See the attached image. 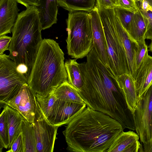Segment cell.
Returning a JSON list of instances; mask_svg holds the SVG:
<instances>
[{"instance_id": "obj_1", "label": "cell", "mask_w": 152, "mask_h": 152, "mask_svg": "<svg viewBox=\"0 0 152 152\" xmlns=\"http://www.w3.org/2000/svg\"><path fill=\"white\" fill-rule=\"evenodd\" d=\"M80 63L84 84L79 94L87 106L119 122L124 129L135 130L133 115L116 78L103 63L94 48Z\"/></svg>"}, {"instance_id": "obj_2", "label": "cell", "mask_w": 152, "mask_h": 152, "mask_svg": "<svg viewBox=\"0 0 152 152\" xmlns=\"http://www.w3.org/2000/svg\"><path fill=\"white\" fill-rule=\"evenodd\" d=\"M124 129L118 121L87 106L62 133L69 151L106 152Z\"/></svg>"}, {"instance_id": "obj_3", "label": "cell", "mask_w": 152, "mask_h": 152, "mask_svg": "<svg viewBox=\"0 0 152 152\" xmlns=\"http://www.w3.org/2000/svg\"><path fill=\"white\" fill-rule=\"evenodd\" d=\"M26 8L19 13L13 28L8 50L9 58L28 80L43 39L37 8L34 6Z\"/></svg>"}, {"instance_id": "obj_4", "label": "cell", "mask_w": 152, "mask_h": 152, "mask_svg": "<svg viewBox=\"0 0 152 152\" xmlns=\"http://www.w3.org/2000/svg\"><path fill=\"white\" fill-rule=\"evenodd\" d=\"M64 60L58 43L53 39H43L28 79V85L36 95L46 96L68 82Z\"/></svg>"}, {"instance_id": "obj_5", "label": "cell", "mask_w": 152, "mask_h": 152, "mask_svg": "<svg viewBox=\"0 0 152 152\" xmlns=\"http://www.w3.org/2000/svg\"><path fill=\"white\" fill-rule=\"evenodd\" d=\"M66 21L68 54L72 58H82L94 47L91 16L86 12H69Z\"/></svg>"}, {"instance_id": "obj_6", "label": "cell", "mask_w": 152, "mask_h": 152, "mask_svg": "<svg viewBox=\"0 0 152 152\" xmlns=\"http://www.w3.org/2000/svg\"><path fill=\"white\" fill-rule=\"evenodd\" d=\"M97 7L106 39L109 71L115 78L124 73L130 75L126 54L117 32L114 9Z\"/></svg>"}, {"instance_id": "obj_7", "label": "cell", "mask_w": 152, "mask_h": 152, "mask_svg": "<svg viewBox=\"0 0 152 152\" xmlns=\"http://www.w3.org/2000/svg\"><path fill=\"white\" fill-rule=\"evenodd\" d=\"M26 83L28 84V79L18 71L9 55H0V103L13 99Z\"/></svg>"}, {"instance_id": "obj_8", "label": "cell", "mask_w": 152, "mask_h": 152, "mask_svg": "<svg viewBox=\"0 0 152 152\" xmlns=\"http://www.w3.org/2000/svg\"><path fill=\"white\" fill-rule=\"evenodd\" d=\"M135 130L143 144L152 139V85L137 99L133 114Z\"/></svg>"}, {"instance_id": "obj_9", "label": "cell", "mask_w": 152, "mask_h": 152, "mask_svg": "<svg viewBox=\"0 0 152 152\" xmlns=\"http://www.w3.org/2000/svg\"><path fill=\"white\" fill-rule=\"evenodd\" d=\"M37 152H53L59 126L51 124L42 112L37 101L36 111L32 124Z\"/></svg>"}, {"instance_id": "obj_10", "label": "cell", "mask_w": 152, "mask_h": 152, "mask_svg": "<svg viewBox=\"0 0 152 152\" xmlns=\"http://www.w3.org/2000/svg\"><path fill=\"white\" fill-rule=\"evenodd\" d=\"M4 104L18 111L30 123H33L37 100L35 94L28 84H25L13 99Z\"/></svg>"}, {"instance_id": "obj_11", "label": "cell", "mask_w": 152, "mask_h": 152, "mask_svg": "<svg viewBox=\"0 0 152 152\" xmlns=\"http://www.w3.org/2000/svg\"><path fill=\"white\" fill-rule=\"evenodd\" d=\"M86 105L57 99L47 118L52 125L59 127L67 124L86 107Z\"/></svg>"}, {"instance_id": "obj_12", "label": "cell", "mask_w": 152, "mask_h": 152, "mask_svg": "<svg viewBox=\"0 0 152 152\" xmlns=\"http://www.w3.org/2000/svg\"><path fill=\"white\" fill-rule=\"evenodd\" d=\"M89 13L91 19L94 48L102 62L109 71V56L106 39L97 6H96Z\"/></svg>"}, {"instance_id": "obj_13", "label": "cell", "mask_w": 152, "mask_h": 152, "mask_svg": "<svg viewBox=\"0 0 152 152\" xmlns=\"http://www.w3.org/2000/svg\"><path fill=\"white\" fill-rule=\"evenodd\" d=\"M15 0L0 1V36L12 32L19 13Z\"/></svg>"}, {"instance_id": "obj_14", "label": "cell", "mask_w": 152, "mask_h": 152, "mask_svg": "<svg viewBox=\"0 0 152 152\" xmlns=\"http://www.w3.org/2000/svg\"><path fill=\"white\" fill-rule=\"evenodd\" d=\"M37 7L39 14L42 30L50 27L56 23L58 13V0H39Z\"/></svg>"}, {"instance_id": "obj_15", "label": "cell", "mask_w": 152, "mask_h": 152, "mask_svg": "<svg viewBox=\"0 0 152 152\" xmlns=\"http://www.w3.org/2000/svg\"><path fill=\"white\" fill-rule=\"evenodd\" d=\"M134 82L138 99L152 85V56L148 55Z\"/></svg>"}, {"instance_id": "obj_16", "label": "cell", "mask_w": 152, "mask_h": 152, "mask_svg": "<svg viewBox=\"0 0 152 152\" xmlns=\"http://www.w3.org/2000/svg\"><path fill=\"white\" fill-rule=\"evenodd\" d=\"M115 24L118 37L126 54L130 75L132 77L133 71L134 58L135 52L137 47V42L131 38L116 16Z\"/></svg>"}, {"instance_id": "obj_17", "label": "cell", "mask_w": 152, "mask_h": 152, "mask_svg": "<svg viewBox=\"0 0 152 152\" xmlns=\"http://www.w3.org/2000/svg\"><path fill=\"white\" fill-rule=\"evenodd\" d=\"M116 79L124 95L129 108L133 114L137 99L134 79L130 75L126 73L118 76Z\"/></svg>"}, {"instance_id": "obj_18", "label": "cell", "mask_w": 152, "mask_h": 152, "mask_svg": "<svg viewBox=\"0 0 152 152\" xmlns=\"http://www.w3.org/2000/svg\"><path fill=\"white\" fill-rule=\"evenodd\" d=\"M5 110L10 136V147L21 132V127L23 117L17 110L8 105L4 107Z\"/></svg>"}, {"instance_id": "obj_19", "label": "cell", "mask_w": 152, "mask_h": 152, "mask_svg": "<svg viewBox=\"0 0 152 152\" xmlns=\"http://www.w3.org/2000/svg\"><path fill=\"white\" fill-rule=\"evenodd\" d=\"M139 138L138 134L133 131H123L114 141L106 152H125L130 145Z\"/></svg>"}, {"instance_id": "obj_20", "label": "cell", "mask_w": 152, "mask_h": 152, "mask_svg": "<svg viewBox=\"0 0 152 152\" xmlns=\"http://www.w3.org/2000/svg\"><path fill=\"white\" fill-rule=\"evenodd\" d=\"M53 94L57 99L65 101L86 104L79 94L77 90L68 82L61 85L56 89Z\"/></svg>"}, {"instance_id": "obj_21", "label": "cell", "mask_w": 152, "mask_h": 152, "mask_svg": "<svg viewBox=\"0 0 152 152\" xmlns=\"http://www.w3.org/2000/svg\"><path fill=\"white\" fill-rule=\"evenodd\" d=\"M146 28L143 16L138 9L132 18L128 33L131 38L136 41L145 39Z\"/></svg>"}, {"instance_id": "obj_22", "label": "cell", "mask_w": 152, "mask_h": 152, "mask_svg": "<svg viewBox=\"0 0 152 152\" xmlns=\"http://www.w3.org/2000/svg\"><path fill=\"white\" fill-rule=\"evenodd\" d=\"M65 66L67 72L68 83L77 91L83 86L84 81L80 67V64L75 59L66 61Z\"/></svg>"}, {"instance_id": "obj_23", "label": "cell", "mask_w": 152, "mask_h": 152, "mask_svg": "<svg viewBox=\"0 0 152 152\" xmlns=\"http://www.w3.org/2000/svg\"><path fill=\"white\" fill-rule=\"evenodd\" d=\"M21 133L24 145V152H37L33 125L24 117L21 125Z\"/></svg>"}, {"instance_id": "obj_24", "label": "cell", "mask_w": 152, "mask_h": 152, "mask_svg": "<svg viewBox=\"0 0 152 152\" xmlns=\"http://www.w3.org/2000/svg\"><path fill=\"white\" fill-rule=\"evenodd\" d=\"M58 6L69 12L83 11L89 12L95 7V0H58Z\"/></svg>"}, {"instance_id": "obj_25", "label": "cell", "mask_w": 152, "mask_h": 152, "mask_svg": "<svg viewBox=\"0 0 152 152\" xmlns=\"http://www.w3.org/2000/svg\"><path fill=\"white\" fill-rule=\"evenodd\" d=\"M138 45L134 55L132 77L134 80L148 54V48L145 39L137 41Z\"/></svg>"}, {"instance_id": "obj_26", "label": "cell", "mask_w": 152, "mask_h": 152, "mask_svg": "<svg viewBox=\"0 0 152 152\" xmlns=\"http://www.w3.org/2000/svg\"><path fill=\"white\" fill-rule=\"evenodd\" d=\"M0 146L5 148L10 147V136L9 127L4 108L0 116Z\"/></svg>"}, {"instance_id": "obj_27", "label": "cell", "mask_w": 152, "mask_h": 152, "mask_svg": "<svg viewBox=\"0 0 152 152\" xmlns=\"http://www.w3.org/2000/svg\"><path fill=\"white\" fill-rule=\"evenodd\" d=\"M114 9L116 17L128 33L132 18L136 12L118 6L116 7Z\"/></svg>"}, {"instance_id": "obj_28", "label": "cell", "mask_w": 152, "mask_h": 152, "mask_svg": "<svg viewBox=\"0 0 152 152\" xmlns=\"http://www.w3.org/2000/svg\"><path fill=\"white\" fill-rule=\"evenodd\" d=\"M35 95L37 100L42 112L47 118L57 98L53 93L45 96Z\"/></svg>"}, {"instance_id": "obj_29", "label": "cell", "mask_w": 152, "mask_h": 152, "mask_svg": "<svg viewBox=\"0 0 152 152\" xmlns=\"http://www.w3.org/2000/svg\"><path fill=\"white\" fill-rule=\"evenodd\" d=\"M139 10L143 16L146 25V31L144 38L151 40L152 39V8L150 7L144 10Z\"/></svg>"}, {"instance_id": "obj_30", "label": "cell", "mask_w": 152, "mask_h": 152, "mask_svg": "<svg viewBox=\"0 0 152 152\" xmlns=\"http://www.w3.org/2000/svg\"><path fill=\"white\" fill-rule=\"evenodd\" d=\"M7 152H24V146L21 132L13 141Z\"/></svg>"}, {"instance_id": "obj_31", "label": "cell", "mask_w": 152, "mask_h": 152, "mask_svg": "<svg viewBox=\"0 0 152 152\" xmlns=\"http://www.w3.org/2000/svg\"><path fill=\"white\" fill-rule=\"evenodd\" d=\"M118 6L122 8L136 12L138 10L133 0H117Z\"/></svg>"}, {"instance_id": "obj_32", "label": "cell", "mask_w": 152, "mask_h": 152, "mask_svg": "<svg viewBox=\"0 0 152 152\" xmlns=\"http://www.w3.org/2000/svg\"><path fill=\"white\" fill-rule=\"evenodd\" d=\"M11 39V37L6 35L0 36V55L8 50Z\"/></svg>"}, {"instance_id": "obj_33", "label": "cell", "mask_w": 152, "mask_h": 152, "mask_svg": "<svg viewBox=\"0 0 152 152\" xmlns=\"http://www.w3.org/2000/svg\"><path fill=\"white\" fill-rule=\"evenodd\" d=\"M96 6L105 8H114L118 6L117 0H96Z\"/></svg>"}, {"instance_id": "obj_34", "label": "cell", "mask_w": 152, "mask_h": 152, "mask_svg": "<svg viewBox=\"0 0 152 152\" xmlns=\"http://www.w3.org/2000/svg\"><path fill=\"white\" fill-rule=\"evenodd\" d=\"M139 140L136 141L130 145L125 151V152H144V148L139 142Z\"/></svg>"}, {"instance_id": "obj_35", "label": "cell", "mask_w": 152, "mask_h": 152, "mask_svg": "<svg viewBox=\"0 0 152 152\" xmlns=\"http://www.w3.org/2000/svg\"><path fill=\"white\" fill-rule=\"evenodd\" d=\"M18 3L25 6L26 7L34 6L36 7L40 5L39 0H15Z\"/></svg>"}, {"instance_id": "obj_36", "label": "cell", "mask_w": 152, "mask_h": 152, "mask_svg": "<svg viewBox=\"0 0 152 152\" xmlns=\"http://www.w3.org/2000/svg\"><path fill=\"white\" fill-rule=\"evenodd\" d=\"M144 150L145 152H152V139L149 142L143 144Z\"/></svg>"}, {"instance_id": "obj_37", "label": "cell", "mask_w": 152, "mask_h": 152, "mask_svg": "<svg viewBox=\"0 0 152 152\" xmlns=\"http://www.w3.org/2000/svg\"><path fill=\"white\" fill-rule=\"evenodd\" d=\"M134 2L136 0H133ZM152 7V0H145Z\"/></svg>"}, {"instance_id": "obj_38", "label": "cell", "mask_w": 152, "mask_h": 152, "mask_svg": "<svg viewBox=\"0 0 152 152\" xmlns=\"http://www.w3.org/2000/svg\"><path fill=\"white\" fill-rule=\"evenodd\" d=\"M148 47L149 48V50L152 52V39H151V42Z\"/></svg>"}]
</instances>
